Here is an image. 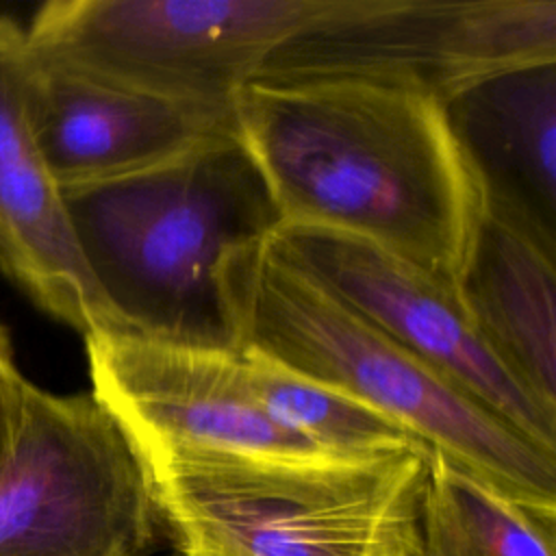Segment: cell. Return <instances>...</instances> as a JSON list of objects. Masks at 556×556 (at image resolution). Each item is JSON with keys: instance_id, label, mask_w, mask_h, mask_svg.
Listing matches in <instances>:
<instances>
[{"instance_id": "cell-9", "label": "cell", "mask_w": 556, "mask_h": 556, "mask_svg": "<svg viewBox=\"0 0 556 556\" xmlns=\"http://www.w3.org/2000/svg\"><path fill=\"white\" fill-rule=\"evenodd\" d=\"M93 395L139 456L172 450L315 460L330 454L269 419L254 402L237 350L159 341L135 332L89 334Z\"/></svg>"}, {"instance_id": "cell-3", "label": "cell", "mask_w": 556, "mask_h": 556, "mask_svg": "<svg viewBox=\"0 0 556 556\" xmlns=\"http://www.w3.org/2000/svg\"><path fill=\"white\" fill-rule=\"evenodd\" d=\"M61 193L83 258L130 332L235 350L217 265L232 245L280 226L235 130L167 165Z\"/></svg>"}, {"instance_id": "cell-10", "label": "cell", "mask_w": 556, "mask_h": 556, "mask_svg": "<svg viewBox=\"0 0 556 556\" xmlns=\"http://www.w3.org/2000/svg\"><path fill=\"white\" fill-rule=\"evenodd\" d=\"M33 72L26 30L0 15V271L85 337L130 332L98 289L37 146Z\"/></svg>"}, {"instance_id": "cell-15", "label": "cell", "mask_w": 556, "mask_h": 556, "mask_svg": "<svg viewBox=\"0 0 556 556\" xmlns=\"http://www.w3.org/2000/svg\"><path fill=\"white\" fill-rule=\"evenodd\" d=\"M237 352L241 354L243 376L256 406L269 419L313 445L352 458L424 447L371 408L287 371L254 352Z\"/></svg>"}, {"instance_id": "cell-7", "label": "cell", "mask_w": 556, "mask_h": 556, "mask_svg": "<svg viewBox=\"0 0 556 556\" xmlns=\"http://www.w3.org/2000/svg\"><path fill=\"white\" fill-rule=\"evenodd\" d=\"M161 521L148 469L93 393L30 382L0 460V556H152Z\"/></svg>"}, {"instance_id": "cell-1", "label": "cell", "mask_w": 556, "mask_h": 556, "mask_svg": "<svg viewBox=\"0 0 556 556\" xmlns=\"http://www.w3.org/2000/svg\"><path fill=\"white\" fill-rule=\"evenodd\" d=\"M235 135L280 224L371 241L456 289L484 193L439 100L358 80H252Z\"/></svg>"}, {"instance_id": "cell-6", "label": "cell", "mask_w": 556, "mask_h": 556, "mask_svg": "<svg viewBox=\"0 0 556 556\" xmlns=\"http://www.w3.org/2000/svg\"><path fill=\"white\" fill-rule=\"evenodd\" d=\"M536 63H556V0H337L254 80H358L443 104Z\"/></svg>"}, {"instance_id": "cell-2", "label": "cell", "mask_w": 556, "mask_h": 556, "mask_svg": "<svg viewBox=\"0 0 556 556\" xmlns=\"http://www.w3.org/2000/svg\"><path fill=\"white\" fill-rule=\"evenodd\" d=\"M215 282L235 350L371 408L517 500L556 508V454L341 304L271 232L232 245Z\"/></svg>"}, {"instance_id": "cell-11", "label": "cell", "mask_w": 556, "mask_h": 556, "mask_svg": "<svg viewBox=\"0 0 556 556\" xmlns=\"http://www.w3.org/2000/svg\"><path fill=\"white\" fill-rule=\"evenodd\" d=\"M30 122L61 191L167 165L235 130L232 109L172 102L37 59Z\"/></svg>"}, {"instance_id": "cell-16", "label": "cell", "mask_w": 556, "mask_h": 556, "mask_svg": "<svg viewBox=\"0 0 556 556\" xmlns=\"http://www.w3.org/2000/svg\"><path fill=\"white\" fill-rule=\"evenodd\" d=\"M28 387L30 382L20 374L11 341L0 326V460L20 426Z\"/></svg>"}, {"instance_id": "cell-13", "label": "cell", "mask_w": 556, "mask_h": 556, "mask_svg": "<svg viewBox=\"0 0 556 556\" xmlns=\"http://www.w3.org/2000/svg\"><path fill=\"white\" fill-rule=\"evenodd\" d=\"M456 293L491 354L556 415V252L484 208Z\"/></svg>"}, {"instance_id": "cell-4", "label": "cell", "mask_w": 556, "mask_h": 556, "mask_svg": "<svg viewBox=\"0 0 556 556\" xmlns=\"http://www.w3.org/2000/svg\"><path fill=\"white\" fill-rule=\"evenodd\" d=\"M176 556H413L428 450L369 458L141 456Z\"/></svg>"}, {"instance_id": "cell-8", "label": "cell", "mask_w": 556, "mask_h": 556, "mask_svg": "<svg viewBox=\"0 0 556 556\" xmlns=\"http://www.w3.org/2000/svg\"><path fill=\"white\" fill-rule=\"evenodd\" d=\"M274 243L341 304L434 367L541 450L556 454V415L491 354L456 289L352 235L280 224Z\"/></svg>"}, {"instance_id": "cell-5", "label": "cell", "mask_w": 556, "mask_h": 556, "mask_svg": "<svg viewBox=\"0 0 556 556\" xmlns=\"http://www.w3.org/2000/svg\"><path fill=\"white\" fill-rule=\"evenodd\" d=\"M337 0H52L30 54L172 102L232 109L269 54Z\"/></svg>"}, {"instance_id": "cell-12", "label": "cell", "mask_w": 556, "mask_h": 556, "mask_svg": "<svg viewBox=\"0 0 556 556\" xmlns=\"http://www.w3.org/2000/svg\"><path fill=\"white\" fill-rule=\"evenodd\" d=\"M443 109L484 208L556 252V63L495 74Z\"/></svg>"}, {"instance_id": "cell-14", "label": "cell", "mask_w": 556, "mask_h": 556, "mask_svg": "<svg viewBox=\"0 0 556 556\" xmlns=\"http://www.w3.org/2000/svg\"><path fill=\"white\" fill-rule=\"evenodd\" d=\"M413 556H556V508L517 500L428 452Z\"/></svg>"}]
</instances>
